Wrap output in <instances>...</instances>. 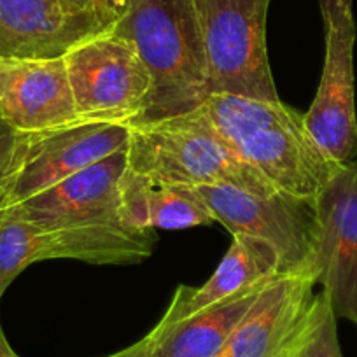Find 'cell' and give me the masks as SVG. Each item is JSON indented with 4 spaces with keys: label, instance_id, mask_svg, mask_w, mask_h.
<instances>
[{
    "label": "cell",
    "instance_id": "cell-1",
    "mask_svg": "<svg viewBox=\"0 0 357 357\" xmlns=\"http://www.w3.org/2000/svg\"><path fill=\"white\" fill-rule=\"evenodd\" d=\"M200 109L236 156L279 193L314 204L340 167L314 142L303 114L282 100L211 93Z\"/></svg>",
    "mask_w": 357,
    "mask_h": 357
},
{
    "label": "cell",
    "instance_id": "cell-2",
    "mask_svg": "<svg viewBox=\"0 0 357 357\" xmlns=\"http://www.w3.org/2000/svg\"><path fill=\"white\" fill-rule=\"evenodd\" d=\"M111 32L135 47L151 75L149 100L139 123L202 107L211 91L193 0H133Z\"/></svg>",
    "mask_w": 357,
    "mask_h": 357
},
{
    "label": "cell",
    "instance_id": "cell-3",
    "mask_svg": "<svg viewBox=\"0 0 357 357\" xmlns=\"http://www.w3.org/2000/svg\"><path fill=\"white\" fill-rule=\"evenodd\" d=\"M128 168L154 183L242 188L259 195L277 190L243 163L219 137L200 107L186 114L130 125Z\"/></svg>",
    "mask_w": 357,
    "mask_h": 357
},
{
    "label": "cell",
    "instance_id": "cell-4",
    "mask_svg": "<svg viewBox=\"0 0 357 357\" xmlns=\"http://www.w3.org/2000/svg\"><path fill=\"white\" fill-rule=\"evenodd\" d=\"M211 93L280 100L266 51L270 0H193Z\"/></svg>",
    "mask_w": 357,
    "mask_h": 357
},
{
    "label": "cell",
    "instance_id": "cell-5",
    "mask_svg": "<svg viewBox=\"0 0 357 357\" xmlns=\"http://www.w3.org/2000/svg\"><path fill=\"white\" fill-rule=\"evenodd\" d=\"M156 236L130 226L40 228L0 208V300L30 264L77 259L91 264H135L153 254Z\"/></svg>",
    "mask_w": 357,
    "mask_h": 357
},
{
    "label": "cell",
    "instance_id": "cell-6",
    "mask_svg": "<svg viewBox=\"0 0 357 357\" xmlns=\"http://www.w3.org/2000/svg\"><path fill=\"white\" fill-rule=\"evenodd\" d=\"M63 58L79 121L135 125L142 119L151 75L128 40L107 30L72 46Z\"/></svg>",
    "mask_w": 357,
    "mask_h": 357
},
{
    "label": "cell",
    "instance_id": "cell-7",
    "mask_svg": "<svg viewBox=\"0 0 357 357\" xmlns=\"http://www.w3.org/2000/svg\"><path fill=\"white\" fill-rule=\"evenodd\" d=\"M130 125L74 123L33 135H20L4 181L0 208L15 207L84 168L126 149Z\"/></svg>",
    "mask_w": 357,
    "mask_h": 357
},
{
    "label": "cell",
    "instance_id": "cell-8",
    "mask_svg": "<svg viewBox=\"0 0 357 357\" xmlns=\"http://www.w3.org/2000/svg\"><path fill=\"white\" fill-rule=\"evenodd\" d=\"M215 222L231 235H249L275 249L284 275H312L315 208L312 202L284 193L259 195L218 184L197 186Z\"/></svg>",
    "mask_w": 357,
    "mask_h": 357
},
{
    "label": "cell",
    "instance_id": "cell-9",
    "mask_svg": "<svg viewBox=\"0 0 357 357\" xmlns=\"http://www.w3.org/2000/svg\"><path fill=\"white\" fill-rule=\"evenodd\" d=\"M321 9L326 32L324 68L303 121L322 153L335 163L345 165L357 158L352 0H321Z\"/></svg>",
    "mask_w": 357,
    "mask_h": 357
},
{
    "label": "cell",
    "instance_id": "cell-10",
    "mask_svg": "<svg viewBox=\"0 0 357 357\" xmlns=\"http://www.w3.org/2000/svg\"><path fill=\"white\" fill-rule=\"evenodd\" d=\"M312 277L336 317L357 326V160L340 165L314 202Z\"/></svg>",
    "mask_w": 357,
    "mask_h": 357
},
{
    "label": "cell",
    "instance_id": "cell-11",
    "mask_svg": "<svg viewBox=\"0 0 357 357\" xmlns=\"http://www.w3.org/2000/svg\"><path fill=\"white\" fill-rule=\"evenodd\" d=\"M128 147L65 178L63 183L4 211L40 228L128 226L123 219L121 181Z\"/></svg>",
    "mask_w": 357,
    "mask_h": 357
},
{
    "label": "cell",
    "instance_id": "cell-12",
    "mask_svg": "<svg viewBox=\"0 0 357 357\" xmlns=\"http://www.w3.org/2000/svg\"><path fill=\"white\" fill-rule=\"evenodd\" d=\"M0 121L20 135L79 123L65 58H0Z\"/></svg>",
    "mask_w": 357,
    "mask_h": 357
},
{
    "label": "cell",
    "instance_id": "cell-13",
    "mask_svg": "<svg viewBox=\"0 0 357 357\" xmlns=\"http://www.w3.org/2000/svg\"><path fill=\"white\" fill-rule=\"evenodd\" d=\"M107 26L70 0H0V58H56Z\"/></svg>",
    "mask_w": 357,
    "mask_h": 357
},
{
    "label": "cell",
    "instance_id": "cell-14",
    "mask_svg": "<svg viewBox=\"0 0 357 357\" xmlns=\"http://www.w3.org/2000/svg\"><path fill=\"white\" fill-rule=\"evenodd\" d=\"M312 275H279L243 315L218 357H287L312 303Z\"/></svg>",
    "mask_w": 357,
    "mask_h": 357
},
{
    "label": "cell",
    "instance_id": "cell-15",
    "mask_svg": "<svg viewBox=\"0 0 357 357\" xmlns=\"http://www.w3.org/2000/svg\"><path fill=\"white\" fill-rule=\"evenodd\" d=\"M284 275L275 249L249 235H233L228 252L219 263L211 279L200 287L178 286L161 324L181 321L211 305L235 296L249 287Z\"/></svg>",
    "mask_w": 357,
    "mask_h": 357
},
{
    "label": "cell",
    "instance_id": "cell-16",
    "mask_svg": "<svg viewBox=\"0 0 357 357\" xmlns=\"http://www.w3.org/2000/svg\"><path fill=\"white\" fill-rule=\"evenodd\" d=\"M272 280L249 287L181 321L160 322L146 336L153 357H218L243 315Z\"/></svg>",
    "mask_w": 357,
    "mask_h": 357
},
{
    "label": "cell",
    "instance_id": "cell-17",
    "mask_svg": "<svg viewBox=\"0 0 357 357\" xmlns=\"http://www.w3.org/2000/svg\"><path fill=\"white\" fill-rule=\"evenodd\" d=\"M121 198L123 219L130 228L156 231L215 222L214 214L193 186L154 183L126 170L121 181Z\"/></svg>",
    "mask_w": 357,
    "mask_h": 357
},
{
    "label": "cell",
    "instance_id": "cell-18",
    "mask_svg": "<svg viewBox=\"0 0 357 357\" xmlns=\"http://www.w3.org/2000/svg\"><path fill=\"white\" fill-rule=\"evenodd\" d=\"M287 357H343L336 333V314L324 291L315 294Z\"/></svg>",
    "mask_w": 357,
    "mask_h": 357
},
{
    "label": "cell",
    "instance_id": "cell-19",
    "mask_svg": "<svg viewBox=\"0 0 357 357\" xmlns=\"http://www.w3.org/2000/svg\"><path fill=\"white\" fill-rule=\"evenodd\" d=\"M20 133L15 132L4 121H0V200H2V190H4V181L11 167L13 156H15L16 146H18Z\"/></svg>",
    "mask_w": 357,
    "mask_h": 357
},
{
    "label": "cell",
    "instance_id": "cell-20",
    "mask_svg": "<svg viewBox=\"0 0 357 357\" xmlns=\"http://www.w3.org/2000/svg\"><path fill=\"white\" fill-rule=\"evenodd\" d=\"M133 0H97V15L109 30L130 11Z\"/></svg>",
    "mask_w": 357,
    "mask_h": 357
},
{
    "label": "cell",
    "instance_id": "cell-21",
    "mask_svg": "<svg viewBox=\"0 0 357 357\" xmlns=\"http://www.w3.org/2000/svg\"><path fill=\"white\" fill-rule=\"evenodd\" d=\"M109 357H153V354H151L147 338H142L139 343H135V345L128 347V349L121 350V352L118 354H112V356Z\"/></svg>",
    "mask_w": 357,
    "mask_h": 357
},
{
    "label": "cell",
    "instance_id": "cell-22",
    "mask_svg": "<svg viewBox=\"0 0 357 357\" xmlns=\"http://www.w3.org/2000/svg\"><path fill=\"white\" fill-rule=\"evenodd\" d=\"M0 357H18L15 352H13L11 347H9V343H8V340H6L2 328H0Z\"/></svg>",
    "mask_w": 357,
    "mask_h": 357
},
{
    "label": "cell",
    "instance_id": "cell-23",
    "mask_svg": "<svg viewBox=\"0 0 357 357\" xmlns=\"http://www.w3.org/2000/svg\"><path fill=\"white\" fill-rule=\"evenodd\" d=\"M70 2H74L75 6H79V8L86 9V11H91V13H95V15H97V0H70ZM100 22H102V20H100Z\"/></svg>",
    "mask_w": 357,
    "mask_h": 357
}]
</instances>
